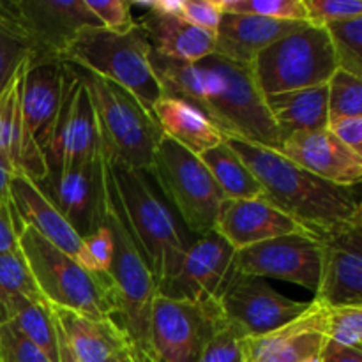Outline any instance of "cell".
Here are the masks:
<instances>
[{
    "instance_id": "6da1fadb",
    "label": "cell",
    "mask_w": 362,
    "mask_h": 362,
    "mask_svg": "<svg viewBox=\"0 0 362 362\" xmlns=\"http://www.w3.org/2000/svg\"><path fill=\"white\" fill-rule=\"evenodd\" d=\"M151 62L166 98L193 105L221 134L281 151L283 140L250 66L214 53L184 64L151 52Z\"/></svg>"
},
{
    "instance_id": "7a4b0ae2",
    "label": "cell",
    "mask_w": 362,
    "mask_h": 362,
    "mask_svg": "<svg viewBox=\"0 0 362 362\" xmlns=\"http://www.w3.org/2000/svg\"><path fill=\"white\" fill-rule=\"evenodd\" d=\"M264 187V198L317 237L341 233L362 225V205L354 187L327 182L297 166L279 151L223 134Z\"/></svg>"
},
{
    "instance_id": "3957f363",
    "label": "cell",
    "mask_w": 362,
    "mask_h": 362,
    "mask_svg": "<svg viewBox=\"0 0 362 362\" xmlns=\"http://www.w3.org/2000/svg\"><path fill=\"white\" fill-rule=\"evenodd\" d=\"M101 147L120 212L158 288L175 274L189 243L184 237L172 209L148 180V173L119 161L103 138Z\"/></svg>"
},
{
    "instance_id": "277c9868",
    "label": "cell",
    "mask_w": 362,
    "mask_h": 362,
    "mask_svg": "<svg viewBox=\"0 0 362 362\" xmlns=\"http://www.w3.org/2000/svg\"><path fill=\"white\" fill-rule=\"evenodd\" d=\"M14 221L21 257L39 293L49 306L76 311L98 320H115L117 303L108 274L88 272L30 226L18 221L16 216Z\"/></svg>"
},
{
    "instance_id": "5b68a950",
    "label": "cell",
    "mask_w": 362,
    "mask_h": 362,
    "mask_svg": "<svg viewBox=\"0 0 362 362\" xmlns=\"http://www.w3.org/2000/svg\"><path fill=\"white\" fill-rule=\"evenodd\" d=\"M64 62L113 81L148 113L165 95L151 62V45L138 23L126 32L83 28L67 46Z\"/></svg>"
},
{
    "instance_id": "8992f818",
    "label": "cell",
    "mask_w": 362,
    "mask_h": 362,
    "mask_svg": "<svg viewBox=\"0 0 362 362\" xmlns=\"http://www.w3.org/2000/svg\"><path fill=\"white\" fill-rule=\"evenodd\" d=\"M103 163H105V221L112 230L113 237V260L108 278L115 293V322L129 338L133 352L151 354L148 320H151L152 303L158 296V288L151 269L120 212L105 154H103Z\"/></svg>"
},
{
    "instance_id": "52a82bcc",
    "label": "cell",
    "mask_w": 362,
    "mask_h": 362,
    "mask_svg": "<svg viewBox=\"0 0 362 362\" xmlns=\"http://www.w3.org/2000/svg\"><path fill=\"white\" fill-rule=\"evenodd\" d=\"M148 177L189 232L198 237L214 232L226 197L197 154L163 134Z\"/></svg>"
},
{
    "instance_id": "ba28073f",
    "label": "cell",
    "mask_w": 362,
    "mask_h": 362,
    "mask_svg": "<svg viewBox=\"0 0 362 362\" xmlns=\"http://www.w3.org/2000/svg\"><path fill=\"white\" fill-rule=\"evenodd\" d=\"M250 67L265 98L327 85L338 62L325 27L304 23L262 49Z\"/></svg>"
},
{
    "instance_id": "9c48e42d",
    "label": "cell",
    "mask_w": 362,
    "mask_h": 362,
    "mask_svg": "<svg viewBox=\"0 0 362 362\" xmlns=\"http://www.w3.org/2000/svg\"><path fill=\"white\" fill-rule=\"evenodd\" d=\"M98 115L99 133L119 161L147 172L163 136L158 122L133 95L106 78L81 71Z\"/></svg>"
},
{
    "instance_id": "30bf717a",
    "label": "cell",
    "mask_w": 362,
    "mask_h": 362,
    "mask_svg": "<svg viewBox=\"0 0 362 362\" xmlns=\"http://www.w3.org/2000/svg\"><path fill=\"white\" fill-rule=\"evenodd\" d=\"M0 23L28 48V62H64L83 28L103 27L85 0H0Z\"/></svg>"
},
{
    "instance_id": "8fae6325",
    "label": "cell",
    "mask_w": 362,
    "mask_h": 362,
    "mask_svg": "<svg viewBox=\"0 0 362 362\" xmlns=\"http://www.w3.org/2000/svg\"><path fill=\"white\" fill-rule=\"evenodd\" d=\"M218 303L198 304L156 296L148 320V349L156 362H197L223 329Z\"/></svg>"
},
{
    "instance_id": "7c38bea8",
    "label": "cell",
    "mask_w": 362,
    "mask_h": 362,
    "mask_svg": "<svg viewBox=\"0 0 362 362\" xmlns=\"http://www.w3.org/2000/svg\"><path fill=\"white\" fill-rule=\"evenodd\" d=\"M223 322L243 339L260 338L304 315L311 303L276 292L264 278L237 271L218 300Z\"/></svg>"
},
{
    "instance_id": "4fadbf2b",
    "label": "cell",
    "mask_w": 362,
    "mask_h": 362,
    "mask_svg": "<svg viewBox=\"0 0 362 362\" xmlns=\"http://www.w3.org/2000/svg\"><path fill=\"white\" fill-rule=\"evenodd\" d=\"M98 115L80 69L66 62V83L52 138L45 148L48 168H71L99 152Z\"/></svg>"
},
{
    "instance_id": "5bb4252c",
    "label": "cell",
    "mask_w": 362,
    "mask_h": 362,
    "mask_svg": "<svg viewBox=\"0 0 362 362\" xmlns=\"http://www.w3.org/2000/svg\"><path fill=\"white\" fill-rule=\"evenodd\" d=\"M235 255L218 232L200 235L189 243L175 274L158 286V296L198 304L218 303L237 272Z\"/></svg>"
},
{
    "instance_id": "9a60e30c",
    "label": "cell",
    "mask_w": 362,
    "mask_h": 362,
    "mask_svg": "<svg viewBox=\"0 0 362 362\" xmlns=\"http://www.w3.org/2000/svg\"><path fill=\"white\" fill-rule=\"evenodd\" d=\"M37 189L67 219L81 239L94 233L105 218V163L101 145L88 161L71 168H48Z\"/></svg>"
},
{
    "instance_id": "2e32d148",
    "label": "cell",
    "mask_w": 362,
    "mask_h": 362,
    "mask_svg": "<svg viewBox=\"0 0 362 362\" xmlns=\"http://www.w3.org/2000/svg\"><path fill=\"white\" fill-rule=\"evenodd\" d=\"M235 265L243 274L283 279L317 292L320 243L313 235L276 237L237 251Z\"/></svg>"
},
{
    "instance_id": "e0dca14e",
    "label": "cell",
    "mask_w": 362,
    "mask_h": 362,
    "mask_svg": "<svg viewBox=\"0 0 362 362\" xmlns=\"http://www.w3.org/2000/svg\"><path fill=\"white\" fill-rule=\"evenodd\" d=\"M315 303L324 308H362V225L324 237Z\"/></svg>"
},
{
    "instance_id": "ac0fdd59",
    "label": "cell",
    "mask_w": 362,
    "mask_h": 362,
    "mask_svg": "<svg viewBox=\"0 0 362 362\" xmlns=\"http://www.w3.org/2000/svg\"><path fill=\"white\" fill-rule=\"evenodd\" d=\"M281 152L306 172L341 187H356L362 179V156L350 151L329 129L293 133Z\"/></svg>"
},
{
    "instance_id": "d6986e66",
    "label": "cell",
    "mask_w": 362,
    "mask_h": 362,
    "mask_svg": "<svg viewBox=\"0 0 362 362\" xmlns=\"http://www.w3.org/2000/svg\"><path fill=\"white\" fill-rule=\"evenodd\" d=\"M327 308L311 300L304 315L260 338L244 339L246 362H306L327 345Z\"/></svg>"
},
{
    "instance_id": "ffe728a7",
    "label": "cell",
    "mask_w": 362,
    "mask_h": 362,
    "mask_svg": "<svg viewBox=\"0 0 362 362\" xmlns=\"http://www.w3.org/2000/svg\"><path fill=\"white\" fill-rule=\"evenodd\" d=\"M235 251L283 235H311L296 219L265 198L226 200L219 211L216 230Z\"/></svg>"
},
{
    "instance_id": "44dd1931",
    "label": "cell",
    "mask_w": 362,
    "mask_h": 362,
    "mask_svg": "<svg viewBox=\"0 0 362 362\" xmlns=\"http://www.w3.org/2000/svg\"><path fill=\"white\" fill-rule=\"evenodd\" d=\"M66 83V62H28L21 76V115L45 154L59 115Z\"/></svg>"
},
{
    "instance_id": "7402d4cb",
    "label": "cell",
    "mask_w": 362,
    "mask_h": 362,
    "mask_svg": "<svg viewBox=\"0 0 362 362\" xmlns=\"http://www.w3.org/2000/svg\"><path fill=\"white\" fill-rule=\"evenodd\" d=\"M9 205L18 221L30 226L42 239L71 258L80 260L83 239L28 177L14 173L9 186Z\"/></svg>"
},
{
    "instance_id": "603a6c76",
    "label": "cell",
    "mask_w": 362,
    "mask_h": 362,
    "mask_svg": "<svg viewBox=\"0 0 362 362\" xmlns=\"http://www.w3.org/2000/svg\"><path fill=\"white\" fill-rule=\"evenodd\" d=\"M310 21H283L251 14L223 13L214 32V55L251 66L255 57L278 39L292 34Z\"/></svg>"
},
{
    "instance_id": "cb8c5ba5",
    "label": "cell",
    "mask_w": 362,
    "mask_h": 362,
    "mask_svg": "<svg viewBox=\"0 0 362 362\" xmlns=\"http://www.w3.org/2000/svg\"><path fill=\"white\" fill-rule=\"evenodd\" d=\"M23 69L25 66L0 94V156L14 166L16 173L28 177L32 182H39L48 172V165L21 115Z\"/></svg>"
},
{
    "instance_id": "d4e9b609",
    "label": "cell",
    "mask_w": 362,
    "mask_h": 362,
    "mask_svg": "<svg viewBox=\"0 0 362 362\" xmlns=\"http://www.w3.org/2000/svg\"><path fill=\"white\" fill-rule=\"evenodd\" d=\"M136 23L147 35L151 52L163 59L193 64L214 53V32L194 27L179 16L147 11Z\"/></svg>"
},
{
    "instance_id": "484cf974",
    "label": "cell",
    "mask_w": 362,
    "mask_h": 362,
    "mask_svg": "<svg viewBox=\"0 0 362 362\" xmlns=\"http://www.w3.org/2000/svg\"><path fill=\"white\" fill-rule=\"evenodd\" d=\"M52 311L71 350L81 362H110L131 350L129 338L113 318L98 320L53 306Z\"/></svg>"
},
{
    "instance_id": "4316f807",
    "label": "cell",
    "mask_w": 362,
    "mask_h": 362,
    "mask_svg": "<svg viewBox=\"0 0 362 362\" xmlns=\"http://www.w3.org/2000/svg\"><path fill=\"white\" fill-rule=\"evenodd\" d=\"M152 117L163 134L197 156L223 141L218 127L200 110L182 99L163 95L152 110Z\"/></svg>"
},
{
    "instance_id": "83f0119b",
    "label": "cell",
    "mask_w": 362,
    "mask_h": 362,
    "mask_svg": "<svg viewBox=\"0 0 362 362\" xmlns=\"http://www.w3.org/2000/svg\"><path fill=\"white\" fill-rule=\"evenodd\" d=\"M265 105L281 140L293 133L327 129V85L265 95Z\"/></svg>"
},
{
    "instance_id": "f1b7e54d",
    "label": "cell",
    "mask_w": 362,
    "mask_h": 362,
    "mask_svg": "<svg viewBox=\"0 0 362 362\" xmlns=\"http://www.w3.org/2000/svg\"><path fill=\"white\" fill-rule=\"evenodd\" d=\"M198 158L223 191L226 200H255L264 198V187L246 163L223 140Z\"/></svg>"
},
{
    "instance_id": "f546056e",
    "label": "cell",
    "mask_w": 362,
    "mask_h": 362,
    "mask_svg": "<svg viewBox=\"0 0 362 362\" xmlns=\"http://www.w3.org/2000/svg\"><path fill=\"white\" fill-rule=\"evenodd\" d=\"M7 324H13L28 341L42 350L52 362H59V332L52 306L46 300L20 299Z\"/></svg>"
},
{
    "instance_id": "4dcf8cb0",
    "label": "cell",
    "mask_w": 362,
    "mask_h": 362,
    "mask_svg": "<svg viewBox=\"0 0 362 362\" xmlns=\"http://www.w3.org/2000/svg\"><path fill=\"white\" fill-rule=\"evenodd\" d=\"M20 299L45 300L20 251L0 255V325L9 322Z\"/></svg>"
},
{
    "instance_id": "1f68e13d",
    "label": "cell",
    "mask_w": 362,
    "mask_h": 362,
    "mask_svg": "<svg viewBox=\"0 0 362 362\" xmlns=\"http://www.w3.org/2000/svg\"><path fill=\"white\" fill-rule=\"evenodd\" d=\"M334 49L338 69L362 78V16L324 25Z\"/></svg>"
},
{
    "instance_id": "d6a6232c",
    "label": "cell",
    "mask_w": 362,
    "mask_h": 362,
    "mask_svg": "<svg viewBox=\"0 0 362 362\" xmlns=\"http://www.w3.org/2000/svg\"><path fill=\"white\" fill-rule=\"evenodd\" d=\"M329 120L339 117H362V78L336 69L327 81Z\"/></svg>"
},
{
    "instance_id": "836d02e7",
    "label": "cell",
    "mask_w": 362,
    "mask_h": 362,
    "mask_svg": "<svg viewBox=\"0 0 362 362\" xmlns=\"http://www.w3.org/2000/svg\"><path fill=\"white\" fill-rule=\"evenodd\" d=\"M223 13L251 14L283 21H310L303 0H219Z\"/></svg>"
},
{
    "instance_id": "e575fe53",
    "label": "cell",
    "mask_w": 362,
    "mask_h": 362,
    "mask_svg": "<svg viewBox=\"0 0 362 362\" xmlns=\"http://www.w3.org/2000/svg\"><path fill=\"white\" fill-rule=\"evenodd\" d=\"M327 338L336 345L362 352V308H327Z\"/></svg>"
},
{
    "instance_id": "d590c367",
    "label": "cell",
    "mask_w": 362,
    "mask_h": 362,
    "mask_svg": "<svg viewBox=\"0 0 362 362\" xmlns=\"http://www.w3.org/2000/svg\"><path fill=\"white\" fill-rule=\"evenodd\" d=\"M113 260L112 230L103 218V225L83 239V251L78 264L94 274H108Z\"/></svg>"
},
{
    "instance_id": "8d00e7d4",
    "label": "cell",
    "mask_w": 362,
    "mask_h": 362,
    "mask_svg": "<svg viewBox=\"0 0 362 362\" xmlns=\"http://www.w3.org/2000/svg\"><path fill=\"white\" fill-rule=\"evenodd\" d=\"M0 362H52L13 324L0 325Z\"/></svg>"
},
{
    "instance_id": "74e56055",
    "label": "cell",
    "mask_w": 362,
    "mask_h": 362,
    "mask_svg": "<svg viewBox=\"0 0 362 362\" xmlns=\"http://www.w3.org/2000/svg\"><path fill=\"white\" fill-rule=\"evenodd\" d=\"M310 23L327 25L362 16L361 0H303Z\"/></svg>"
},
{
    "instance_id": "f35d334b",
    "label": "cell",
    "mask_w": 362,
    "mask_h": 362,
    "mask_svg": "<svg viewBox=\"0 0 362 362\" xmlns=\"http://www.w3.org/2000/svg\"><path fill=\"white\" fill-rule=\"evenodd\" d=\"M30 57L27 46L0 23V94Z\"/></svg>"
},
{
    "instance_id": "ab89813d",
    "label": "cell",
    "mask_w": 362,
    "mask_h": 362,
    "mask_svg": "<svg viewBox=\"0 0 362 362\" xmlns=\"http://www.w3.org/2000/svg\"><path fill=\"white\" fill-rule=\"evenodd\" d=\"M197 362H246L244 339L225 324L205 346L204 354Z\"/></svg>"
},
{
    "instance_id": "60d3db41",
    "label": "cell",
    "mask_w": 362,
    "mask_h": 362,
    "mask_svg": "<svg viewBox=\"0 0 362 362\" xmlns=\"http://www.w3.org/2000/svg\"><path fill=\"white\" fill-rule=\"evenodd\" d=\"M88 9L95 14L101 25L113 32H126L134 27L136 20L131 13V4L124 0H85Z\"/></svg>"
},
{
    "instance_id": "b9f144b4",
    "label": "cell",
    "mask_w": 362,
    "mask_h": 362,
    "mask_svg": "<svg viewBox=\"0 0 362 362\" xmlns=\"http://www.w3.org/2000/svg\"><path fill=\"white\" fill-rule=\"evenodd\" d=\"M221 14L223 11L219 7V0H182L179 18L198 28L216 32Z\"/></svg>"
},
{
    "instance_id": "7bdbcfd3",
    "label": "cell",
    "mask_w": 362,
    "mask_h": 362,
    "mask_svg": "<svg viewBox=\"0 0 362 362\" xmlns=\"http://www.w3.org/2000/svg\"><path fill=\"white\" fill-rule=\"evenodd\" d=\"M327 129L343 145L362 156V117H339L327 122Z\"/></svg>"
},
{
    "instance_id": "ee69618b",
    "label": "cell",
    "mask_w": 362,
    "mask_h": 362,
    "mask_svg": "<svg viewBox=\"0 0 362 362\" xmlns=\"http://www.w3.org/2000/svg\"><path fill=\"white\" fill-rule=\"evenodd\" d=\"M18 232L13 209L9 204H0V255L18 253Z\"/></svg>"
},
{
    "instance_id": "f6af8a7d",
    "label": "cell",
    "mask_w": 362,
    "mask_h": 362,
    "mask_svg": "<svg viewBox=\"0 0 362 362\" xmlns=\"http://www.w3.org/2000/svg\"><path fill=\"white\" fill-rule=\"evenodd\" d=\"M320 356L322 362H362L361 350L346 349V346H339L332 341H327Z\"/></svg>"
},
{
    "instance_id": "bcb514c9",
    "label": "cell",
    "mask_w": 362,
    "mask_h": 362,
    "mask_svg": "<svg viewBox=\"0 0 362 362\" xmlns=\"http://www.w3.org/2000/svg\"><path fill=\"white\" fill-rule=\"evenodd\" d=\"M14 173V166L0 156V204H9V186Z\"/></svg>"
},
{
    "instance_id": "7dc6e473",
    "label": "cell",
    "mask_w": 362,
    "mask_h": 362,
    "mask_svg": "<svg viewBox=\"0 0 362 362\" xmlns=\"http://www.w3.org/2000/svg\"><path fill=\"white\" fill-rule=\"evenodd\" d=\"M57 332H59V362H81L76 356H74L73 350H71L69 343H67L64 332L60 331L59 324H57Z\"/></svg>"
},
{
    "instance_id": "c3c4849f",
    "label": "cell",
    "mask_w": 362,
    "mask_h": 362,
    "mask_svg": "<svg viewBox=\"0 0 362 362\" xmlns=\"http://www.w3.org/2000/svg\"><path fill=\"white\" fill-rule=\"evenodd\" d=\"M131 356H133L134 362H156L154 357L147 352H133V350H131Z\"/></svg>"
},
{
    "instance_id": "681fc988",
    "label": "cell",
    "mask_w": 362,
    "mask_h": 362,
    "mask_svg": "<svg viewBox=\"0 0 362 362\" xmlns=\"http://www.w3.org/2000/svg\"><path fill=\"white\" fill-rule=\"evenodd\" d=\"M110 362H134V361H133V356H131V350H129V352L120 354L119 357H115V359L110 361Z\"/></svg>"
},
{
    "instance_id": "f907efd6",
    "label": "cell",
    "mask_w": 362,
    "mask_h": 362,
    "mask_svg": "<svg viewBox=\"0 0 362 362\" xmlns=\"http://www.w3.org/2000/svg\"><path fill=\"white\" fill-rule=\"evenodd\" d=\"M306 362H322V356H320V354H318V356L311 357V359H310V361H306Z\"/></svg>"
}]
</instances>
